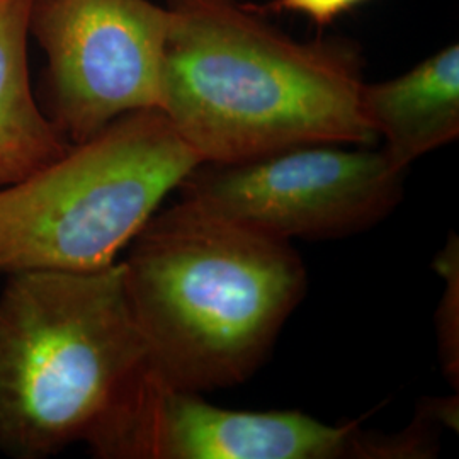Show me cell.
<instances>
[{
  "label": "cell",
  "instance_id": "obj_1",
  "mask_svg": "<svg viewBox=\"0 0 459 459\" xmlns=\"http://www.w3.org/2000/svg\"><path fill=\"white\" fill-rule=\"evenodd\" d=\"M162 108L203 164L286 148L373 147L362 58L344 39L299 41L246 0H165Z\"/></svg>",
  "mask_w": 459,
  "mask_h": 459
},
{
  "label": "cell",
  "instance_id": "obj_2",
  "mask_svg": "<svg viewBox=\"0 0 459 459\" xmlns=\"http://www.w3.org/2000/svg\"><path fill=\"white\" fill-rule=\"evenodd\" d=\"M123 261L148 368L186 392L246 383L307 293L291 242L184 199L155 212Z\"/></svg>",
  "mask_w": 459,
  "mask_h": 459
},
{
  "label": "cell",
  "instance_id": "obj_3",
  "mask_svg": "<svg viewBox=\"0 0 459 459\" xmlns=\"http://www.w3.org/2000/svg\"><path fill=\"white\" fill-rule=\"evenodd\" d=\"M145 364L123 264L9 274L0 293V453L43 459L83 441Z\"/></svg>",
  "mask_w": 459,
  "mask_h": 459
},
{
  "label": "cell",
  "instance_id": "obj_4",
  "mask_svg": "<svg viewBox=\"0 0 459 459\" xmlns=\"http://www.w3.org/2000/svg\"><path fill=\"white\" fill-rule=\"evenodd\" d=\"M160 109L121 116L0 189V273L99 271L197 165Z\"/></svg>",
  "mask_w": 459,
  "mask_h": 459
},
{
  "label": "cell",
  "instance_id": "obj_5",
  "mask_svg": "<svg viewBox=\"0 0 459 459\" xmlns=\"http://www.w3.org/2000/svg\"><path fill=\"white\" fill-rule=\"evenodd\" d=\"M83 443L99 459H411L405 430L330 426L298 411H229L142 366Z\"/></svg>",
  "mask_w": 459,
  "mask_h": 459
},
{
  "label": "cell",
  "instance_id": "obj_6",
  "mask_svg": "<svg viewBox=\"0 0 459 459\" xmlns=\"http://www.w3.org/2000/svg\"><path fill=\"white\" fill-rule=\"evenodd\" d=\"M403 178L383 150L313 143L235 164H199L178 189L184 199L286 242L332 240L394 213Z\"/></svg>",
  "mask_w": 459,
  "mask_h": 459
},
{
  "label": "cell",
  "instance_id": "obj_7",
  "mask_svg": "<svg viewBox=\"0 0 459 459\" xmlns=\"http://www.w3.org/2000/svg\"><path fill=\"white\" fill-rule=\"evenodd\" d=\"M170 13L152 0H34L53 123L82 143L117 117L162 108Z\"/></svg>",
  "mask_w": 459,
  "mask_h": 459
},
{
  "label": "cell",
  "instance_id": "obj_8",
  "mask_svg": "<svg viewBox=\"0 0 459 459\" xmlns=\"http://www.w3.org/2000/svg\"><path fill=\"white\" fill-rule=\"evenodd\" d=\"M361 109L390 162L407 170L459 136V43L437 49L409 72L362 83Z\"/></svg>",
  "mask_w": 459,
  "mask_h": 459
},
{
  "label": "cell",
  "instance_id": "obj_9",
  "mask_svg": "<svg viewBox=\"0 0 459 459\" xmlns=\"http://www.w3.org/2000/svg\"><path fill=\"white\" fill-rule=\"evenodd\" d=\"M34 0H0V189L26 179L70 148L34 99L28 38Z\"/></svg>",
  "mask_w": 459,
  "mask_h": 459
},
{
  "label": "cell",
  "instance_id": "obj_10",
  "mask_svg": "<svg viewBox=\"0 0 459 459\" xmlns=\"http://www.w3.org/2000/svg\"><path fill=\"white\" fill-rule=\"evenodd\" d=\"M437 274L446 281L437 313V349L444 377L458 390L459 385V244L455 233L449 235L447 244L434 259Z\"/></svg>",
  "mask_w": 459,
  "mask_h": 459
},
{
  "label": "cell",
  "instance_id": "obj_11",
  "mask_svg": "<svg viewBox=\"0 0 459 459\" xmlns=\"http://www.w3.org/2000/svg\"><path fill=\"white\" fill-rule=\"evenodd\" d=\"M368 0H271L265 5H257L261 13H291L308 17L318 26L332 24L335 19L352 11Z\"/></svg>",
  "mask_w": 459,
  "mask_h": 459
}]
</instances>
